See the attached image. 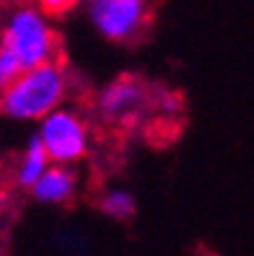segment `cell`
<instances>
[{"mask_svg":"<svg viewBox=\"0 0 254 256\" xmlns=\"http://www.w3.org/2000/svg\"><path fill=\"white\" fill-rule=\"evenodd\" d=\"M78 189H81V178L73 166L50 163L42 171V176L32 184L29 194H32L34 202L44 207H65L78 197Z\"/></svg>","mask_w":254,"mask_h":256,"instance_id":"obj_6","label":"cell"},{"mask_svg":"<svg viewBox=\"0 0 254 256\" xmlns=\"http://www.w3.org/2000/svg\"><path fill=\"white\" fill-rule=\"evenodd\" d=\"M34 3L44 16L52 18V16H65V13H70L78 6V0H34Z\"/></svg>","mask_w":254,"mask_h":256,"instance_id":"obj_9","label":"cell"},{"mask_svg":"<svg viewBox=\"0 0 254 256\" xmlns=\"http://www.w3.org/2000/svg\"><path fill=\"white\" fill-rule=\"evenodd\" d=\"M47 166H50V158H47V153H44L39 138L32 134L29 142L24 145V150L19 153L16 166H13V184H16L19 189H24V192H29Z\"/></svg>","mask_w":254,"mask_h":256,"instance_id":"obj_7","label":"cell"},{"mask_svg":"<svg viewBox=\"0 0 254 256\" xmlns=\"http://www.w3.org/2000/svg\"><path fill=\"white\" fill-rule=\"evenodd\" d=\"M8 212H11V197H8V192H0V228H3Z\"/></svg>","mask_w":254,"mask_h":256,"instance_id":"obj_12","label":"cell"},{"mask_svg":"<svg viewBox=\"0 0 254 256\" xmlns=\"http://www.w3.org/2000/svg\"><path fill=\"white\" fill-rule=\"evenodd\" d=\"M19 72H21V65H19L3 47H0V88H6Z\"/></svg>","mask_w":254,"mask_h":256,"instance_id":"obj_10","label":"cell"},{"mask_svg":"<svg viewBox=\"0 0 254 256\" xmlns=\"http://www.w3.org/2000/svg\"><path fill=\"white\" fill-rule=\"evenodd\" d=\"M158 109L161 112H179V96H174V94H161L158 96Z\"/></svg>","mask_w":254,"mask_h":256,"instance_id":"obj_11","label":"cell"},{"mask_svg":"<svg viewBox=\"0 0 254 256\" xmlns=\"http://www.w3.org/2000/svg\"><path fill=\"white\" fill-rule=\"evenodd\" d=\"M151 104V91L138 75H119L96 94V116L107 124H130Z\"/></svg>","mask_w":254,"mask_h":256,"instance_id":"obj_5","label":"cell"},{"mask_svg":"<svg viewBox=\"0 0 254 256\" xmlns=\"http://www.w3.org/2000/svg\"><path fill=\"white\" fill-rule=\"evenodd\" d=\"M88 21L109 44L138 42L151 24V0H88Z\"/></svg>","mask_w":254,"mask_h":256,"instance_id":"obj_4","label":"cell"},{"mask_svg":"<svg viewBox=\"0 0 254 256\" xmlns=\"http://www.w3.org/2000/svg\"><path fill=\"white\" fill-rule=\"evenodd\" d=\"M96 207L101 215H107L114 222H130L132 218L138 215V200L135 194L125 186H112L104 189L96 200Z\"/></svg>","mask_w":254,"mask_h":256,"instance_id":"obj_8","label":"cell"},{"mask_svg":"<svg viewBox=\"0 0 254 256\" xmlns=\"http://www.w3.org/2000/svg\"><path fill=\"white\" fill-rule=\"evenodd\" d=\"M70 96V72L60 60L21 70L0 88V114L11 122H39Z\"/></svg>","mask_w":254,"mask_h":256,"instance_id":"obj_1","label":"cell"},{"mask_svg":"<svg viewBox=\"0 0 254 256\" xmlns=\"http://www.w3.org/2000/svg\"><path fill=\"white\" fill-rule=\"evenodd\" d=\"M37 138L47 153L50 163L60 166H76L86 160V156L91 153L94 134L88 119L73 106H57L55 112L44 114L37 122Z\"/></svg>","mask_w":254,"mask_h":256,"instance_id":"obj_3","label":"cell"},{"mask_svg":"<svg viewBox=\"0 0 254 256\" xmlns=\"http://www.w3.org/2000/svg\"><path fill=\"white\" fill-rule=\"evenodd\" d=\"M78 3H88V0H78Z\"/></svg>","mask_w":254,"mask_h":256,"instance_id":"obj_13","label":"cell"},{"mask_svg":"<svg viewBox=\"0 0 254 256\" xmlns=\"http://www.w3.org/2000/svg\"><path fill=\"white\" fill-rule=\"evenodd\" d=\"M0 47L16 60L21 70H26L42 62H50V60H57L60 39L50 16H44L37 6H19L16 10H11V16L3 26Z\"/></svg>","mask_w":254,"mask_h":256,"instance_id":"obj_2","label":"cell"}]
</instances>
